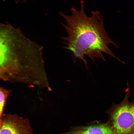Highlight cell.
I'll list each match as a JSON object with an SVG mask.
<instances>
[{"instance_id": "cell-1", "label": "cell", "mask_w": 134, "mask_h": 134, "mask_svg": "<svg viewBox=\"0 0 134 134\" xmlns=\"http://www.w3.org/2000/svg\"><path fill=\"white\" fill-rule=\"evenodd\" d=\"M42 47L11 25L0 30V77L4 81L41 87L48 79Z\"/></svg>"}, {"instance_id": "cell-2", "label": "cell", "mask_w": 134, "mask_h": 134, "mask_svg": "<svg viewBox=\"0 0 134 134\" xmlns=\"http://www.w3.org/2000/svg\"><path fill=\"white\" fill-rule=\"evenodd\" d=\"M81 8L78 11L73 6L71 8V15H66L62 12L59 14L65 20L66 24L61 23L68 35L62 37L66 46L82 50L84 54L93 61L96 59L106 60L104 53L123 62L117 58L110 49L109 45L112 44L116 48L118 46L109 37L104 26L102 16L98 11H91V14H86L83 0L80 1Z\"/></svg>"}, {"instance_id": "cell-3", "label": "cell", "mask_w": 134, "mask_h": 134, "mask_svg": "<svg viewBox=\"0 0 134 134\" xmlns=\"http://www.w3.org/2000/svg\"><path fill=\"white\" fill-rule=\"evenodd\" d=\"M126 93L119 103H114L106 112L108 115V121L116 134H134V101L129 100L131 93L128 81Z\"/></svg>"}, {"instance_id": "cell-4", "label": "cell", "mask_w": 134, "mask_h": 134, "mask_svg": "<svg viewBox=\"0 0 134 134\" xmlns=\"http://www.w3.org/2000/svg\"><path fill=\"white\" fill-rule=\"evenodd\" d=\"M0 134H33L29 120L16 114L0 116Z\"/></svg>"}, {"instance_id": "cell-5", "label": "cell", "mask_w": 134, "mask_h": 134, "mask_svg": "<svg viewBox=\"0 0 134 134\" xmlns=\"http://www.w3.org/2000/svg\"><path fill=\"white\" fill-rule=\"evenodd\" d=\"M61 134H116L114 129L108 121L105 123L97 122L86 126L73 127L67 132Z\"/></svg>"}, {"instance_id": "cell-6", "label": "cell", "mask_w": 134, "mask_h": 134, "mask_svg": "<svg viewBox=\"0 0 134 134\" xmlns=\"http://www.w3.org/2000/svg\"><path fill=\"white\" fill-rule=\"evenodd\" d=\"M11 91L2 87L0 88V116L3 114L7 99Z\"/></svg>"}, {"instance_id": "cell-7", "label": "cell", "mask_w": 134, "mask_h": 134, "mask_svg": "<svg viewBox=\"0 0 134 134\" xmlns=\"http://www.w3.org/2000/svg\"><path fill=\"white\" fill-rule=\"evenodd\" d=\"M64 48L71 51L74 55V59L78 58L84 62L86 68L88 69V64L84 58L85 55L82 50L76 47H72L65 48Z\"/></svg>"}]
</instances>
